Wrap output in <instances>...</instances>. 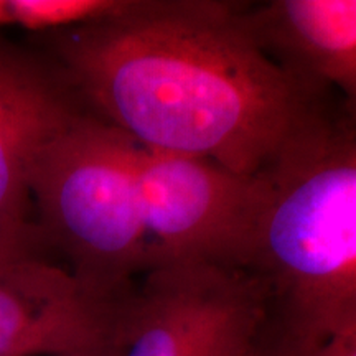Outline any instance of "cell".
Masks as SVG:
<instances>
[{
    "mask_svg": "<svg viewBox=\"0 0 356 356\" xmlns=\"http://www.w3.org/2000/svg\"><path fill=\"white\" fill-rule=\"evenodd\" d=\"M38 37L97 119L157 152L262 175L317 114L239 3L155 0L131 19Z\"/></svg>",
    "mask_w": 356,
    "mask_h": 356,
    "instance_id": "cell-1",
    "label": "cell"
},
{
    "mask_svg": "<svg viewBox=\"0 0 356 356\" xmlns=\"http://www.w3.org/2000/svg\"><path fill=\"white\" fill-rule=\"evenodd\" d=\"M264 175L248 270L300 355L356 328V122L317 113Z\"/></svg>",
    "mask_w": 356,
    "mask_h": 356,
    "instance_id": "cell-2",
    "label": "cell"
},
{
    "mask_svg": "<svg viewBox=\"0 0 356 356\" xmlns=\"http://www.w3.org/2000/svg\"><path fill=\"white\" fill-rule=\"evenodd\" d=\"M134 142L83 114L53 140L30 175L37 225L89 292L121 300L152 267L132 172Z\"/></svg>",
    "mask_w": 356,
    "mask_h": 356,
    "instance_id": "cell-3",
    "label": "cell"
},
{
    "mask_svg": "<svg viewBox=\"0 0 356 356\" xmlns=\"http://www.w3.org/2000/svg\"><path fill=\"white\" fill-rule=\"evenodd\" d=\"M270 318L246 269L207 262L150 267L118 305L114 356H254Z\"/></svg>",
    "mask_w": 356,
    "mask_h": 356,
    "instance_id": "cell-4",
    "label": "cell"
},
{
    "mask_svg": "<svg viewBox=\"0 0 356 356\" xmlns=\"http://www.w3.org/2000/svg\"><path fill=\"white\" fill-rule=\"evenodd\" d=\"M131 160L152 267L207 262L248 270L267 198L264 173L243 175L136 142Z\"/></svg>",
    "mask_w": 356,
    "mask_h": 356,
    "instance_id": "cell-5",
    "label": "cell"
},
{
    "mask_svg": "<svg viewBox=\"0 0 356 356\" xmlns=\"http://www.w3.org/2000/svg\"><path fill=\"white\" fill-rule=\"evenodd\" d=\"M53 60L0 35V233L38 229L30 175L43 150L84 113Z\"/></svg>",
    "mask_w": 356,
    "mask_h": 356,
    "instance_id": "cell-6",
    "label": "cell"
},
{
    "mask_svg": "<svg viewBox=\"0 0 356 356\" xmlns=\"http://www.w3.org/2000/svg\"><path fill=\"white\" fill-rule=\"evenodd\" d=\"M43 256L0 269V356H78L109 348L118 305Z\"/></svg>",
    "mask_w": 356,
    "mask_h": 356,
    "instance_id": "cell-7",
    "label": "cell"
},
{
    "mask_svg": "<svg viewBox=\"0 0 356 356\" xmlns=\"http://www.w3.org/2000/svg\"><path fill=\"white\" fill-rule=\"evenodd\" d=\"M243 17L264 50L335 86L356 122V0H274Z\"/></svg>",
    "mask_w": 356,
    "mask_h": 356,
    "instance_id": "cell-8",
    "label": "cell"
},
{
    "mask_svg": "<svg viewBox=\"0 0 356 356\" xmlns=\"http://www.w3.org/2000/svg\"><path fill=\"white\" fill-rule=\"evenodd\" d=\"M155 0H0V29L37 35L114 24L149 10Z\"/></svg>",
    "mask_w": 356,
    "mask_h": 356,
    "instance_id": "cell-9",
    "label": "cell"
},
{
    "mask_svg": "<svg viewBox=\"0 0 356 356\" xmlns=\"http://www.w3.org/2000/svg\"><path fill=\"white\" fill-rule=\"evenodd\" d=\"M47 246L48 241L40 228L22 234L0 233V269L25 257L43 256Z\"/></svg>",
    "mask_w": 356,
    "mask_h": 356,
    "instance_id": "cell-10",
    "label": "cell"
},
{
    "mask_svg": "<svg viewBox=\"0 0 356 356\" xmlns=\"http://www.w3.org/2000/svg\"><path fill=\"white\" fill-rule=\"evenodd\" d=\"M296 356H356V328L328 338L323 343Z\"/></svg>",
    "mask_w": 356,
    "mask_h": 356,
    "instance_id": "cell-11",
    "label": "cell"
},
{
    "mask_svg": "<svg viewBox=\"0 0 356 356\" xmlns=\"http://www.w3.org/2000/svg\"><path fill=\"white\" fill-rule=\"evenodd\" d=\"M254 356H296L293 351L289 348L286 343L282 341H275V343H267V338L266 341L262 343V346L259 348V351Z\"/></svg>",
    "mask_w": 356,
    "mask_h": 356,
    "instance_id": "cell-12",
    "label": "cell"
},
{
    "mask_svg": "<svg viewBox=\"0 0 356 356\" xmlns=\"http://www.w3.org/2000/svg\"><path fill=\"white\" fill-rule=\"evenodd\" d=\"M78 356H114L113 353V345L109 348L99 350V351H92V353H86V355H78Z\"/></svg>",
    "mask_w": 356,
    "mask_h": 356,
    "instance_id": "cell-13",
    "label": "cell"
}]
</instances>
